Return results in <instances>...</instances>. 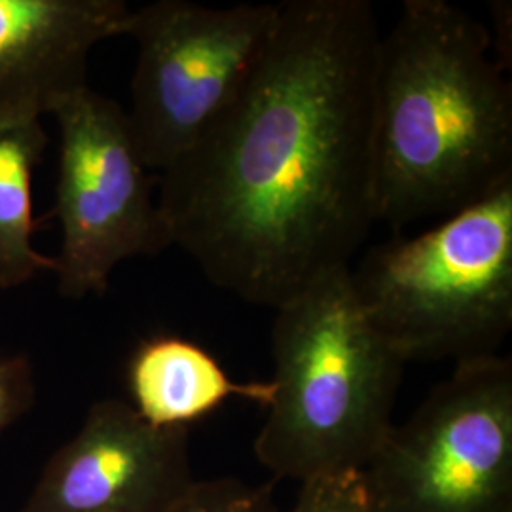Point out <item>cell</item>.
Segmentation results:
<instances>
[{
    "label": "cell",
    "instance_id": "6da1fadb",
    "mask_svg": "<svg viewBox=\"0 0 512 512\" xmlns=\"http://www.w3.org/2000/svg\"><path fill=\"white\" fill-rule=\"evenodd\" d=\"M368 0H289L232 103L158 175L171 245L241 300L279 308L351 266L376 224Z\"/></svg>",
    "mask_w": 512,
    "mask_h": 512
},
{
    "label": "cell",
    "instance_id": "7a4b0ae2",
    "mask_svg": "<svg viewBox=\"0 0 512 512\" xmlns=\"http://www.w3.org/2000/svg\"><path fill=\"white\" fill-rule=\"evenodd\" d=\"M492 35L448 0H406L374 73V209L395 232L512 184V88Z\"/></svg>",
    "mask_w": 512,
    "mask_h": 512
},
{
    "label": "cell",
    "instance_id": "3957f363",
    "mask_svg": "<svg viewBox=\"0 0 512 512\" xmlns=\"http://www.w3.org/2000/svg\"><path fill=\"white\" fill-rule=\"evenodd\" d=\"M275 311L274 395L256 459L300 484L361 473L393 427L406 361L366 317L349 268Z\"/></svg>",
    "mask_w": 512,
    "mask_h": 512
},
{
    "label": "cell",
    "instance_id": "277c9868",
    "mask_svg": "<svg viewBox=\"0 0 512 512\" xmlns=\"http://www.w3.org/2000/svg\"><path fill=\"white\" fill-rule=\"evenodd\" d=\"M355 296L404 361L497 355L512 327V184L349 266Z\"/></svg>",
    "mask_w": 512,
    "mask_h": 512
},
{
    "label": "cell",
    "instance_id": "5b68a950",
    "mask_svg": "<svg viewBox=\"0 0 512 512\" xmlns=\"http://www.w3.org/2000/svg\"><path fill=\"white\" fill-rule=\"evenodd\" d=\"M376 512H512V361H461L361 471Z\"/></svg>",
    "mask_w": 512,
    "mask_h": 512
},
{
    "label": "cell",
    "instance_id": "8992f818",
    "mask_svg": "<svg viewBox=\"0 0 512 512\" xmlns=\"http://www.w3.org/2000/svg\"><path fill=\"white\" fill-rule=\"evenodd\" d=\"M279 4L156 0L129 14L137 44L129 128L150 171H164L219 118L274 35Z\"/></svg>",
    "mask_w": 512,
    "mask_h": 512
},
{
    "label": "cell",
    "instance_id": "52a82bcc",
    "mask_svg": "<svg viewBox=\"0 0 512 512\" xmlns=\"http://www.w3.org/2000/svg\"><path fill=\"white\" fill-rule=\"evenodd\" d=\"M52 116L59 128L55 215L61 245L57 289L82 300L109 289L118 264L171 247L148 169L116 101L90 86L69 95Z\"/></svg>",
    "mask_w": 512,
    "mask_h": 512
},
{
    "label": "cell",
    "instance_id": "ba28073f",
    "mask_svg": "<svg viewBox=\"0 0 512 512\" xmlns=\"http://www.w3.org/2000/svg\"><path fill=\"white\" fill-rule=\"evenodd\" d=\"M188 429H162L128 401L92 404L19 512H169L192 490Z\"/></svg>",
    "mask_w": 512,
    "mask_h": 512
},
{
    "label": "cell",
    "instance_id": "9c48e42d",
    "mask_svg": "<svg viewBox=\"0 0 512 512\" xmlns=\"http://www.w3.org/2000/svg\"><path fill=\"white\" fill-rule=\"evenodd\" d=\"M124 0H0V118H42L88 86L93 48L126 37Z\"/></svg>",
    "mask_w": 512,
    "mask_h": 512
},
{
    "label": "cell",
    "instance_id": "30bf717a",
    "mask_svg": "<svg viewBox=\"0 0 512 512\" xmlns=\"http://www.w3.org/2000/svg\"><path fill=\"white\" fill-rule=\"evenodd\" d=\"M128 387L133 410L162 429H188L234 397L268 408L274 395L270 380L236 382L207 349L171 334L137 346Z\"/></svg>",
    "mask_w": 512,
    "mask_h": 512
},
{
    "label": "cell",
    "instance_id": "8fae6325",
    "mask_svg": "<svg viewBox=\"0 0 512 512\" xmlns=\"http://www.w3.org/2000/svg\"><path fill=\"white\" fill-rule=\"evenodd\" d=\"M48 135L33 114L0 118V289H16L55 260L37 251L33 181Z\"/></svg>",
    "mask_w": 512,
    "mask_h": 512
},
{
    "label": "cell",
    "instance_id": "7c38bea8",
    "mask_svg": "<svg viewBox=\"0 0 512 512\" xmlns=\"http://www.w3.org/2000/svg\"><path fill=\"white\" fill-rule=\"evenodd\" d=\"M169 512H279L272 484H249L239 478L196 480L192 490Z\"/></svg>",
    "mask_w": 512,
    "mask_h": 512
},
{
    "label": "cell",
    "instance_id": "4fadbf2b",
    "mask_svg": "<svg viewBox=\"0 0 512 512\" xmlns=\"http://www.w3.org/2000/svg\"><path fill=\"white\" fill-rule=\"evenodd\" d=\"M287 512L376 511L366 494L361 473H353L300 484V494Z\"/></svg>",
    "mask_w": 512,
    "mask_h": 512
},
{
    "label": "cell",
    "instance_id": "5bb4252c",
    "mask_svg": "<svg viewBox=\"0 0 512 512\" xmlns=\"http://www.w3.org/2000/svg\"><path fill=\"white\" fill-rule=\"evenodd\" d=\"M35 368L27 355L0 349V435L35 404Z\"/></svg>",
    "mask_w": 512,
    "mask_h": 512
},
{
    "label": "cell",
    "instance_id": "9a60e30c",
    "mask_svg": "<svg viewBox=\"0 0 512 512\" xmlns=\"http://www.w3.org/2000/svg\"><path fill=\"white\" fill-rule=\"evenodd\" d=\"M492 16L495 23V40L492 48L497 50V63L505 71L511 67V50L505 46V37L511 42V2H492Z\"/></svg>",
    "mask_w": 512,
    "mask_h": 512
}]
</instances>
